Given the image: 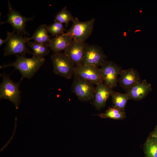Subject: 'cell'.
Returning <instances> with one entry per match:
<instances>
[{
    "instance_id": "1",
    "label": "cell",
    "mask_w": 157,
    "mask_h": 157,
    "mask_svg": "<svg viewBox=\"0 0 157 157\" xmlns=\"http://www.w3.org/2000/svg\"><path fill=\"white\" fill-rule=\"evenodd\" d=\"M16 59L14 62L8 64H4L0 66V69L13 67L15 69L19 71L22 77L30 78L32 77L44 63L45 59L44 57L33 56L27 58L25 56L16 55Z\"/></svg>"
},
{
    "instance_id": "2",
    "label": "cell",
    "mask_w": 157,
    "mask_h": 157,
    "mask_svg": "<svg viewBox=\"0 0 157 157\" xmlns=\"http://www.w3.org/2000/svg\"><path fill=\"white\" fill-rule=\"evenodd\" d=\"M7 41L5 43L3 56L12 55L25 56L26 54H33L30 49L27 47L26 43L31 40L30 37L14 33L7 31Z\"/></svg>"
},
{
    "instance_id": "3",
    "label": "cell",
    "mask_w": 157,
    "mask_h": 157,
    "mask_svg": "<svg viewBox=\"0 0 157 157\" xmlns=\"http://www.w3.org/2000/svg\"><path fill=\"white\" fill-rule=\"evenodd\" d=\"M2 81L0 85V99L8 100L18 109L21 100V92L19 87L22 80L15 82L5 72L0 74Z\"/></svg>"
},
{
    "instance_id": "4",
    "label": "cell",
    "mask_w": 157,
    "mask_h": 157,
    "mask_svg": "<svg viewBox=\"0 0 157 157\" xmlns=\"http://www.w3.org/2000/svg\"><path fill=\"white\" fill-rule=\"evenodd\" d=\"M50 58L55 74L67 79L74 76L75 66L64 53H53Z\"/></svg>"
},
{
    "instance_id": "5",
    "label": "cell",
    "mask_w": 157,
    "mask_h": 157,
    "mask_svg": "<svg viewBox=\"0 0 157 157\" xmlns=\"http://www.w3.org/2000/svg\"><path fill=\"white\" fill-rule=\"evenodd\" d=\"M95 21L92 18L85 22H81L75 17L71 27L65 33L76 41L85 42L90 35Z\"/></svg>"
},
{
    "instance_id": "6",
    "label": "cell",
    "mask_w": 157,
    "mask_h": 157,
    "mask_svg": "<svg viewBox=\"0 0 157 157\" xmlns=\"http://www.w3.org/2000/svg\"><path fill=\"white\" fill-rule=\"evenodd\" d=\"M74 76L97 85L104 82L103 74L100 69L92 65L75 66Z\"/></svg>"
},
{
    "instance_id": "7",
    "label": "cell",
    "mask_w": 157,
    "mask_h": 157,
    "mask_svg": "<svg viewBox=\"0 0 157 157\" xmlns=\"http://www.w3.org/2000/svg\"><path fill=\"white\" fill-rule=\"evenodd\" d=\"M8 12L7 20L1 24L9 23L12 25L14 33L25 36H29V34L26 30V23L29 21L33 20V18H27L22 15L19 12L14 10L8 0Z\"/></svg>"
},
{
    "instance_id": "8",
    "label": "cell",
    "mask_w": 157,
    "mask_h": 157,
    "mask_svg": "<svg viewBox=\"0 0 157 157\" xmlns=\"http://www.w3.org/2000/svg\"><path fill=\"white\" fill-rule=\"evenodd\" d=\"M94 85L84 79L74 76L71 90L81 101H88L93 100L95 90Z\"/></svg>"
},
{
    "instance_id": "9",
    "label": "cell",
    "mask_w": 157,
    "mask_h": 157,
    "mask_svg": "<svg viewBox=\"0 0 157 157\" xmlns=\"http://www.w3.org/2000/svg\"><path fill=\"white\" fill-rule=\"evenodd\" d=\"M106 58L101 48L85 43L82 59V65H92L97 67L102 65Z\"/></svg>"
},
{
    "instance_id": "10",
    "label": "cell",
    "mask_w": 157,
    "mask_h": 157,
    "mask_svg": "<svg viewBox=\"0 0 157 157\" xmlns=\"http://www.w3.org/2000/svg\"><path fill=\"white\" fill-rule=\"evenodd\" d=\"M103 76L104 84L111 89L117 86V76L122 70L113 62L105 60L100 68Z\"/></svg>"
},
{
    "instance_id": "11",
    "label": "cell",
    "mask_w": 157,
    "mask_h": 157,
    "mask_svg": "<svg viewBox=\"0 0 157 157\" xmlns=\"http://www.w3.org/2000/svg\"><path fill=\"white\" fill-rule=\"evenodd\" d=\"M85 42L73 39L64 50V53L70 59L75 66L82 65V59Z\"/></svg>"
},
{
    "instance_id": "12",
    "label": "cell",
    "mask_w": 157,
    "mask_h": 157,
    "mask_svg": "<svg viewBox=\"0 0 157 157\" xmlns=\"http://www.w3.org/2000/svg\"><path fill=\"white\" fill-rule=\"evenodd\" d=\"M119 74L118 82L126 92L140 81L138 71L133 68L122 70Z\"/></svg>"
},
{
    "instance_id": "13",
    "label": "cell",
    "mask_w": 157,
    "mask_h": 157,
    "mask_svg": "<svg viewBox=\"0 0 157 157\" xmlns=\"http://www.w3.org/2000/svg\"><path fill=\"white\" fill-rule=\"evenodd\" d=\"M112 91V89L103 83L97 85L92 103L97 110H99L105 106Z\"/></svg>"
},
{
    "instance_id": "14",
    "label": "cell",
    "mask_w": 157,
    "mask_h": 157,
    "mask_svg": "<svg viewBox=\"0 0 157 157\" xmlns=\"http://www.w3.org/2000/svg\"><path fill=\"white\" fill-rule=\"evenodd\" d=\"M152 90L151 85L143 80H140L126 93L129 99L140 100L144 98Z\"/></svg>"
},
{
    "instance_id": "15",
    "label": "cell",
    "mask_w": 157,
    "mask_h": 157,
    "mask_svg": "<svg viewBox=\"0 0 157 157\" xmlns=\"http://www.w3.org/2000/svg\"><path fill=\"white\" fill-rule=\"evenodd\" d=\"M72 40L70 36L64 33L51 38L48 45L50 49L53 53H58L64 50Z\"/></svg>"
},
{
    "instance_id": "16",
    "label": "cell",
    "mask_w": 157,
    "mask_h": 157,
    "mask_svg": "<svg viewBox=\"0 0 157 157\" xmlns=\"http://www.w3.org/2000/svg\"><path fill=\"white\" fill-rule=\"evenodd\" d=\"M47 24L40 25L30 37V39L34 42L48 44L51 40V36L49 35Z\"/></svg>"
},
{
    "instance_id": "17",
    "label": "cell",
    "mask_w": 157,
    "mask_h": 157,
    "mask_svg": "<svg viewBox=\"0 0 157 157\" xmlns=\"http://www.w3.org/2000/svg\"><path fill=\"white\" fill-rule=\"evenodd\" d=\"M32 51L33 56L44 57L50 52L48 45L47 43H41L28 41L26 43Z\"/></svg>"
},
{
    "instance_id": "18",
    "label": "cell",
    "mask_w": 157,
    "mask_h": 157,
    "mask_svg": "<svg viewBox=\"0 0 157 157\" xmlns=\"http://www.w3.org/2000/svg\"><path fill=\"white\" fill-rule=\"evenodd\" d=\"M111 96L113 107L124 112L127 103L129 99L127 93H122L112 90Z\"/></svg>"
},
{
    "instance_id": "19",
    "label": "cell",
    "mask_w": 157,
    "mask_h": 157,
    "mask_svg": "<svg viewBox=\"0 0 157 157\" xmlns=\"http://www.w3.org/2000/svg\"><path fill=\"white\" fill-rule=\"evenodd\" d=\"M74 19L72 13L67 10V7L65 6L55 15L54 22L64 23L67 27L69 22L71 21L73 22Z\"/></svg>"
},
{
    "instance_id": "20",
    "label": "cell",
    "mask_w": 157,
    "mask_h": 157,
    "mask_svg": "<svg viewBox=\"0 0 157 157\" xmlns=\"http://www.w3.org/2000/svg\"><path fill=\"white\" fill-rule=\"evenodd\" d=\"M97 115L103 118H110L114 119H122L125 118V112L122 111L114 107L109 108L105 113Z\"/></svg>"
},
{
    "instance_id": "21",
    "label": "cell",
    "mask_w": 157,
    "mask_h": 157,
    "mask_svg": "<svg viewBox=\"0 0 157 157\" xmlns=\"http://www.w3.org/2000/svg\"><path fill=\"white\" fill-rule=\"evenodd\" d=\"M147 157H157V139L152 137L149 138L145 145Z\"/></svg>"
},
{
    "instance_id": "22",
    "label": "cell",
    "mask_w": 157,
    "mask_h": 157,
    "mask_svg": "<svg viewBox=\"0 0 157 157\" xmlns=\"http://www.w3.org/2000/svg\"><path fill=\"white\" fill-rule=\"evenodd\" d=\"M47 31L52 36H56L63 34L66 30L63 24L54 22L47 26Z\"/></svg>"
},
{
    "instance_id": "23",
    "label": "cell",
    "mask_w": 157,
    "mask_h": 157,
    "mask_svg": "<svg viewBox=\"0 0 157 157\" xmlns=\"http://www.w3.org/2000/svg\"><path fill=\"white\" fill-rule=\"evenodd\" d=\"M151 137L157 139V128H156V130L152 134Z\"/></svg>"
},
{
    "instance_id": "24",
    "label": "cell",
    "mask_w": 157,
    "mask_h": 157,
    "mask_svg": "<svg viewBox=\"0 0 157 157\" xmlns=\"http://www.w3.org/2000/svg\"><path fill=\"white\" fill-rule=\"evenodd\" d=\"M7 41V39L5 40L2 39L1 38H0V46H1L4 43H6Z\"/></svg>"
},
{
    "instance_id": "25",
    "label": "cell",
    "mask_w": 157,
    "mask_h": 157,
    "mask_svg": "<svg viewBox=\"0 0 157 157\" xmlns=\"http://www.w3.org/2000/svg\"><path fill=\"white\" fill-rule=\"evenodd\" d=\"M156 128H157V127H156Z\"/></svg>"
}]
</instances>
